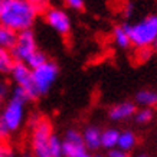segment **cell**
Segmentation results:
<instances>
[{
    "mask_svg": "<svg viewBox=\"0 0 157 157\" xmlns=\"http://www.w3.org/2000/svg\"><path fill=\"white\" fill-rule=\"evenodd\" d=\"M28 102L29 98L23 90L13 86L9 97L3 102L0 113V130L9 138L10 136L17 134L28 121Z\"/></svg>",
    "mask_w": 157,
    "mask_h": 157,
    "instance_id": "obj_1",
    "label": "cell"
},
{
    "mask_svg": "<svg viewBox=\"0 0 157 157\" xmlns=\"http://www.w3.org/2000/svg\"><path fill=\"white\" fill-rule=\"evenodd\" d=\"M40 10L29 0H6L0 5V23L16 33L33 28Z\"/></svg>",
    "mask_w": 157,
    "mask_h": 157,
    "instance_id": "obj_2",
    "label": "cell"
},
{
    "mask_svg": "<svg viewBox=\"0 0 157 157\" xmlns=\"http://www.w3.org/2000/svg\"><path fill=\"white\" fill-rule=\"evenodd\" d=\"M26 124L29 125V144L33 157H51L49 151V138L53 134L52 124L46 117L35 113L28 117Z\"/></svg>",
    "mask_w": 157,
    "mask_h": 157,
    "instance_id": "obj_3",
    "label": "cell"
},
{
    "mask_svg": "<svg viewBox=\"0 0 157 157\" xmlns=\"http://www.w3.org/2000/svg\"><path fill=\"white\" fill-rule=\"evenodd\" d=\"M131 48H156L157 43V13L141 17L136 23L128 25Z\"/></svg>",
    "mask_w": 157,
    "mask_h": 157,
    "instance_id": "obj_4",
    "label": "cell"
},
{
    "mask_svg": "<svg viewBox=\"0 0 157 157\" xmlns=\"http://www.w3.org/2000/svg\"><path fill=\"white\" fill-rule=\"evenodd\" d=\"M58 75H59V67L49 59L40 67L32 69V81L39 97L46 95L52 90L58 79Z\"/></svg>",
    "mask_w": 157,
    "mask_h": 157,
    "instance_id": "obj_5",
    "label": "cell"
},
{
    "mask_svg": "<svg viewBox=\"0 0 157 157\" xmlns=\"http://www.w3.org/2000/svg\"><path fill=\"white\" fill-rule=\"evenodd\" d=\"M38 40L35 36L33 30L29 29V30H23L19 32L16 36V42H14L13 48L10 49V52L13 55L14 61L16 62H22L26 63L29 58L32 56L36 51H38Z\"/></svg>",
    "mask_w": 157,
    "mask_h": 157,
    "instance_id": "obj_6",
    "label": "cell"
},
{
    "mask_svg": "<svg viewBox=\"0 0 157 157\" xmlns=\"http://www.w3.org/2000/svg\"><path fill=\"white\" fill-rule=\"evenodd\" d=\"M10 82L13 84V86H17L20 90H23L28 95L29 101L38 100L39 95L33 86V81H32V69L22 62H16L14 67L12 68V71L9 74Z\"/></svg>",
    "mask_w": 157,
    "mask_h": 157,
    "instance_id": "obj_7",
    "label": "cell"
},
{
    "mask_svg": "<svg viewBox=\"0 0 157 157\" xmlns=\"http://www.w3.org/2000/svg\"><path fill=\"white\" fill-rule=\"evenodd\" d=\"M43 19L49 28L61 36H68L72 30V20L69 14L56 6H48L43 9Z\"/></svg>",
    "mask_w": 157,
    "mask_h": 157,
    "instance_id": "obj_8",
    "label": "cell"
},
{
    "mask_svg": "<svg viewBox=\"0 0 157 157\" xmlns=\"http://www.w3.org/2000/svg\"><path fill=\"white\" fill-rule=\"evenodd\" d=\"M62 140V157H78L86 151L81 131L75 128H69L61 137Z\"/></svg>",
    "mask_w": 157,
    "mask_h": 157,
    "instance_id": "obj_9",
    "label": "cell"
},
{
    "mask_svg": "<svg viewBox=\"0 0 157 157\" xmlns=\"http://www.w3.org/2000/svg\"><path fill=\"white\" fill-rule=\"evenodd\" d=\"M136 109H137V105L134 104V101H121L108 109V118L113 123H124L127 120L133 118Z\"/></svg>",
    "mask_w": 157,
    "mask_h": 157,
    "instance_id": "obj_10",
    "label": "cell"
},
{
    "mask_svg": "<svg viewBox=\"0 0 157 157\" xmlns=\"http://www.w3.org/2000/svg\"><path fill=\"white\" fill-rule=\"evenodd\" d=\"M101 131L102 130L98 125H86L81 131L82 140L88 151H97L101 148Z\"/></svg>",
    "mask_w": 157,
    "mask_h": 157,
    "instance_id": "obj_11",
    "label": "cell"
},
{
    "mask_svg": "<svg viewBox=\"0 0 157 157\" xmlns=\"http://www.w3.org/2000/svg\"><path fill=\"white\" fill-rule=\"evenodd\" d=\"M113 42L118 49L121 51H127L131 48V40H130V35H128V25L123 23V25H117L113 29Z\"/></svg>",
    "mask_w": 157,
    "mask_h": 157,
    "instance_id": "obj_12",
    "label": "cell"
},
{
    "mask_svg": "<svg viewBox=\"0 0 157 157\" xmlns=\"http://www.w3.org/2000/svg\"><path fill=\"white\" fill-rule=\"evenodd\" d=\"M134 104L146 108L157 107V90H151V88L140 90L134 97Z\"/></svg>",
    "mask_w": 157,
    "mask_h": 157,
    "instance_id": "obj_13",
    "label": "cell"
},
{
    "mask_svg": "<svg viewBox=\"0 0 157 157\" xmlns=\"http://www.w3.org/2000/svg\"><path fill=\"white\" fill-rule=\"evenodd\" d=\"M137 136L131 130H123L118 134V141H117V148L124 150V151L130 153L131 150L136 148L137 146Z\"/></svg>",
    "mask_w": 157,
    "mask_h": 157,
    "instance_id": "obj_14",
    "label": "cell"
},
{
    "mask_svg": "<svg viewBox=\"0 0 157 157\" xmlns=\"http://www.w3.org/2000/svg\"><path fill=\"white\" fill-rule=\"evenodd\" d=\"M118 134L120 130L114 127H108L101 131V148H105L107 151L111 148L117 147V141H118Z\"/></svg>",
    "mask_w": 157,
    "mask_h": 157,
    "instance_id": "obj_15",
    "label": "cell"
},
{
    "mask_svg": "<svg viewBox=\"0 0 157 157\" xmlns=\"http://www.w3.org/2000/svg\"><path fill=\"white\" fill-rule=\"evenodd\" d=\"M17 33L10 28L0 23V49H12L16 42Z\"/></svg>",
    "mask_w": 157,
    "mask_h": 157,
    "instance_id": "obj_16",
    "label": "cell"
},
{
    "mask_svg": "<svg viewBox=\"0 0 157 157\" xmlns=\"http://www.w3.org/2000/svg\"><path fill=\"white\" fill-rule=\"evenodd\" d=\"M14 63L16 61H14L10 49H0V75H9Z\"/></svg>",
    "mask_w": 157,
    "mask_h": 157,
    "instance_id": "obj_17",
    "label": "cell"
},
{
    "mask_svg": "<svg viewBox=\"0 0 157 157\" xmlns=\"http://www.w3.org/2000/svg\"><path fill=\"white\" fill-rule=\"evenodd\" d=\"M133 118L137 124H148L154 118V108L140 107V108L136 109V114H134Z\"/></svg>",
    "mask_w": 157,
    "mask_h": 157,
    "instance_id": "obj_18",
    "label": "cell"
},
{
    "mask_svg": "<svg viewBox=\"0 0 157 157\" xmlns=\"http://www.w3.org/2000/svg\"><path fill=\"white\" fill-rule=\"evenodd\" d=\"M49 151L51 157H62V140L55 133L49 138Z\"/></svg>",
    "mask_w": 157,
    "mask_h": 157,
    "instance_id": "obj_19",
    "label": "cell"
},
{
    "mask_svg": "<svg viewBox=\"0 0 157 157\" xmlns=\"http://www.w3.org/2000/svg\"><path fill=\"white\" fill-rule=\"evenodd\" d=\"M48 61V56H46V53L42 52L40 49H38L36 52L32 55V56L29 58L28 61H26V65H28L30 69H33V68H38L40 67L42 63H45V62Z\"/></svg>",
    "mask_w": 157,
    "mask_h": 157,
    "instance_id": "obj_20",
    "label": "cell"
},
{
    "mask_svg": "<svg viewBox=\"0 0 157 157\" xmlns=\"http://www.w3.org/2000/svg\"><path fill=\"white\" fill-rule=\"evenodd\" d=\"M151 55H153V48H138L134 51V59L138 63H143V62L148 61Z\"/></svg>",
    "mask_w": 157,
    "mask_h": 157,
    "instance_id": "obj_21",
    "label": "cell"
},
{
    "mask_svg": "<svg viewBox=\"0 0 157 157\" xmlns=\"http://www.w3.org/2000/svg\"><path fill=\"white\" fill-rule=\"evenodd\" d=\"M12 88H13V86H12V82H10L5 75H0V98L6 100V98L9 97Z\"/></svg>",
    "mask_w": 157,
    "mask_h": 157,
    "instance_id": "obj_22",
    "label": "cell"
},
{
    "mask_svg": "<svg viewBox=\"0 0 157 157\" xmlns=\"http://www.w3.org/2000/svg\"><path fill=\"white\" fill-rule=\"evenodd\" d=\"M62 2L65 3L68 9L76 10V12H81L85 7V0H62Z\"/></svg>",
    "mask_w": 157,
    "mask_h": 157,
    "instance_id": "obj_23",
    "label": "cell"
},
{
    "mask_svg": "<svg viewBox=\"0 0 157 157\" xmlns=\"http://www.w3.org/2000/svg\"><path fill=\"white\" fill-rule=\"evenodd\" d=\"M107 157H131L130 156V153L124 151V150H120V148H111V150H108V154H107Z\"/></svg>",
    "mask_w": 157,
    "mask_h": 157,
    "instance_id": "obj_24",
    "label": "cell"
},
{
    "mask_svg": "<svg viewBox=\"0 0 157 157\" xmlns=\"http://www.w3.org/2000/svg\"><path fill=\"white\" fill-rule=\"evenodd\" d=\"M3 157H19V154H17V151L14 150V147L12 144L6 143V150H5V156Z\"/></svg>",
    "mask_w": 157,
    "mask_h": 157,
    "instance_id": "obj_25",
    "label": "cell"
},
{
    "mask_svg": "<svg viewBox=\"0 0 157 157\" xmlns=\"http://www.w3.org/2000/svg\"><path fill=\"white\" fill-rule=\"evenodd\" d=\"M32 5H35L36 7H38L39 10H43L45 7H48V5H49V2L51 0H29Z\"/></svg>",
    "mask_w": 157,
    "mask_h": 157,
    "instance_id": "obj_26",
    "label": "cell"
},
{
    "mask_svg": "<svg viewBox=\"0 0 157 157\" xmlns=\"http://www.w3.org/2000/svg\"><path fill=\"white\" fill-rule=\"evenodd\" d=\"M133 10H134V6L131 3H127V6L124 7V14H125V17H130L131 14H133Z\"/></svg>",
    "mask_w": 157,
    "mask_h": 157,
    "instance_id": "obj_27",
    "label": "cell"
},
{
    "mask_svg": "<svg viewBox=\"0 0 157 157\" xmlns=\"http://www.w3.org/2000/svg\"><path fill=\"white\" fill-rule=\"evenodd\" d=\"M3 102H5V100H3V98H0V113H2V108H3ZM5 140H6L5 136H3L2 130H0V141H5Z\"/></svg>",
    "mask_w": 157,
    "mask_h": 157,
    "instance_id": "obj_28",
    "label": "cell"
},
{
    "mask_svg": "<svg viewBox=\"0 0 157 157\" xmlns=\"http://www.w3.org/2000/svg\"><path fill=\"white\" fill-rule=\"evenodd\" d=\"M5 150H6V141H0V157L5 156Z\"/></svg>",
    "mask_w": 157,
    "mask_h": 157,
    "instance_id": "obj_29",
    "label": "cell"
},
{
    "mask_svg": "<svg viewBox=\"0 0 157 157\" xmlns=\"http://www.w3.org/2000/svg\"><path fill=\"white\" fill-rule=\"evenodd\" d=\"M19 157H33V154L29 150V151H25V153H22V154H19Z\"/></svg>",
    "mask_w": 157,
    "mask_h": 157,
    "instance_id": "obj_30",
    "label": "cell"
},
{
    "mask_svg": "<svg viewBox=\"0 0 157 157\" xmlns=\"http://www.w3.org/2000/svg\"><path fill=\"white\" fill-rule=\"evenodd\" d=\"M78 157H92V154H91V153L88 151V150H86V151H84L82 154H79Z\"/></svg>",
    "mask_w": 157,
    "mask_h": 157,
    "instance_id": "obj_31",
    "label": "cell"
},
{
    "mask_svg": "<svg viewBox=\"0 0 157 157\" xmlns=\"http://www.w3.org/2000/svg\"><path fill=\"white\" fill-rule=\"evenodd\" d=\"M136 157H150V156H148L147 153H140V154H137Z\"/></svg>",
    "mask_w": 157,
    "mask_h": 157,
    "instance_id": "obj_32",
    "label": "cell"
},
{
    "mask_svg": "<svg viewBox=\"0 0 157 157\" xmlns=\"http://www.w3.org/2000/svg\"><path fill=\"white\" fill-rule=\"evenodd\" d=\"M92 157H107V156H104V154H94Z\"/></svg>",
    "mask_w": 157,
    "mask_h": 157,
    "instance_id": "obj_33",
    "label": "cell"
},
{
    "mask_svg": "<svg viewBox=\"0 0 157 157\" xmlns=\"http://www.w3.org/2000/svg\"><path fill=\"white\" fill-rule=\"evenodd\" d=\"M6 0H0V5H2V3H5Z\"/></svg>",
    "mask_w": 157,
    "mask_h": 157,
    "instance_id": "obj_34",
    "label": "cell"
},
{
    "mask_svg": "<svg viewBox=\"0 0 157 157\" xmlns=\"http://www.w3.org/2000/svg\"><path fill=\"white\" fill-rule=\"evenodd\" d=\"M156 48H157V43H156Z\"/></svg>",
    "mask_w": 157,
    "mask_h": 157,
    "instance_id": "obj_35",
    "label": "cell"
}]
</instances>
